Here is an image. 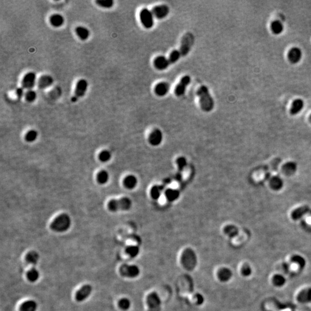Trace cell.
<instances>
[{
  "instance_id": "obj_1",
  "label": "cell",
  "mask_w": 311,
  "mask_h": 311,
  "mask_svg": "<svg viewBox=\"0 0 311 311\" xmlns=\"http://www.w3.org/2000/svg\"><path fill=\"white\" fill-rule=\"evenodd\" d=\"M197 95L202 110L206 113L212 111L214 107V101L209 88L205 85L201 86L197 90Z\"/></svg>"
},
{
  "instance_id": "obj_41",
  "label": "cell",
  "mask_w": 311,
  "mask_h": 311,
  "mask_svg": "<svg viewBox=\"0 0 311 311\" xmlns=\"http://www.w3.org/2000/svg\"><path fill=\"white\" fill-rule=\"evenodd\" d=\"M97 5L104 8H111L114 5L113 0H98L96 1Z\"/></svg>"
},
{
  "instance_id": "obj_15",
  "label": "cell",
  "mask_w": 311,
  "mask_h": 311,
  "mask_svg": "<svg viewBox=\"0 0 311 311\" xmlns=\"http://www.w3.org/2000/svg\"><path fill=\"white\" fill-rule=\"evenodd\" d=\"M161 302L160 297L156 293H151L147 298V303L151 310L157 311L159 309Z\"/></svg>"
},
{
  "instance_id": "obj_16",
  "label": "cell",
  "mask_w": 311,
  "mask_h": 311,
  "mask_svg": "<svg viewBox=\"0 0 311 311\" xmlns=\"http://www.w3.org/2000/svg\"><path fill=\"white\" fill-rule=\"evenodd\" d=\"M153 65L155 67L159 70H166L170 65L168 58L164 56L156 57L153 61Z\"/></svg>"
},
{
  "instance_id": "obj_38",
  "label": "cell",
  "mask_w": 311,
  "mask_h": 311,
  "mask_svg": "<svg viewBox=\"0 0 311 311\" xmlns=\"http://www.w3.org/2000/svg\"><path fill=\"white\" fill-rule=\"evenodd\" d=\"M291 262L293 263H295L296 264H298L300 267L301 269H303L305 267L306 265V259H304L302 256L298 255H295L291 257Z\"/></svg>"
},
{
  "instance_id": "obj_18",
  "label": "cell",
  "mask_w": 311,
  "mask_h": 311,
  "mask_svg": "<svg viewBox=\"0 0 311 311\" xmlns=\"http://www.w3.org/2000/svg\"><path fill=\"white\" fill-rule=\"evenodd\" d=\"M170 85L168 83L161 82L157 84L155 88V92L157 96H164L169 92Z\"/></svg>"
},
{
  "instance_id": "obj_12",
  "label": "cell",
  "mask_w": 311,
  "mask_h": 311,
  "mask_svg": "<svg viewBox=\"0 0 311 311\" xmlns=\"http://www.w3.org/2000/svg\"><path fill=\"white\" fill-rule=\"evenodd\" d=\"M163 140V134L162 131L159 129L153 130L149 136L148 141L150 145L153 146H157L160 145Z\"/></svg>"
},
{
  "instance_id": "obj_21",
  "label": "cell",
  "mask_w": 311,
  "mask_h": 311,
  "mask_svg": "<svg viewBox=\"0 0 311 311\" xmlns=\"http://www.w3.org/2000/svg\"><path fill=\"white\" fill-rule=\"evenodd\" d=\"M165 197L170 202L176 201L180 197V192L179 190L173 188H168L165 191Z\"/></svg>"
},
{
  "instance_id": "obj_50",
  "label": "cell",
  "mask_w": 311,
  "mask_h": 311,
  "mask_svg": "<svg viewBox=\"0 0 311 311\" xmlns=\"http://www.w3.org/2000/svg\"><path fill=\"white\" fill-rule=\"evenodd\" d=\"M309 121H310V122H311V115H310V116H309Z\"/></svg>"
},
{
  "instance_id": "obj_24",
  "label": "cell",
  "mask_w": 311,
  "mask_h": 311,
  "mask_svg": "<svg viewBox=\"0 0 311 311\" xmlns=\"http://www.w3.org/2000/svg\"><path fill=\"white\" fill-rule=\"evenodd\" d=\"M232 277V272L228 268H223L218 271V277L222 282H228Z\"/></svg>"
},
{
  "instance_id": "obj_9",
  "label": "cell",
  "mask_w": 311,
  "mask_h": 311,
  "mask_svg": "<svg viewBox=\"0 0 311 311\" xmlns=\"http://www.w3.org/2000/svg\"><path fill=\"white\" fill-rule=\"evenodd\" d=\"M191 83V77L189 76H185L181 78L180 82L176 85L175 89V93L177 96H183L186 91L187 86Z\"/></svg>"
},
{
  "instance_id": "obj_46",
  "label": "cell",
  "mask_w": 311,
  "mask_h": 311,
  "mask_svg": "<svg viewBox=\"0 0 311 311\" xmlns=\"http://www.w3.org/2000/svg\"><path fill=\"white\" fill-rule=\"evenodd\" d=\"M252 273V270L248 264L244 265L241 269V274L244 277H249Z\"/></svg>"
},
{
  "instance_id": "obj_19",
  "label": "cell",
  "mask_w": 311,
  "mask_h": 311,
  "mask_svg": "<svg viewBox=\"0 0 311 311\" xmlns=\"http://www.w3.org/2000/svg\"><path fill=\"white\" fill-rule=\"evenodd\" d=\"M53 83L52 78L48 75H43L39 78L38 82V87L41 89H43L50 87Z\"/></svg>"
},
{
  "instance_id": "obj_45",
  "label": "cell",
  "mask_w": 311,
  "mask_h": 311,
  "mask_svg": "<svg viewBox=\"0 0 311 311\" xmlns=\"http://www.w3.org/2000/svg\"><path fill=\"white\" fill-rule=\"evenodd\" d=\"M26 100L28 102H33L36 98V93L34 91L28 90L25 94Z\"/></svg>"
},
{
  "instance_id": "obj_47",
  "label": "cell",
  "mask_w": 311,
  "mask_h": 311,
  "mask_svg": "<svg viewBox=\"0 0 311 311\" xmlns=\"http://www.w3.org/2000/svg\"><path fill=\"white\" fill-rule=\"evenodd\" d=\"M196 297H197L198 304V305H202V304L203 303V302H204V297H203V296L202 295L198 293V294L196 295Z\"/></svg>"
},
{
  "instance_id": "obj_39",
  "label": "cell",
  "mask_w": 311,
  "mask_h": 311,
  "mask_svg": "<svg viewBox=\"0 0 311 311\" xmlns=\"http://www.w3.org/2000/svg\"><path fill=\"white\" fill-rule=\"evenodd\" d=\"M126 253L129 255L131 258H135L138 256L140 253V249L135 245H130L127 247L126 249Z\"/></svg>"
},
{
  "instance_id": "obj_26",
  "label": "cell",
  "mask_w": 311,
  "mask_h": 311,
  "mask_svg": "<svg viewBox=\"0 0 311 311\" xmlns=\"http://www.w3.org/2000/svg\"><path fill=\"white\" fill-rule=\"evenodd\" d=\"M308 210L309 209L307 206L298 207L293 211V212L291 213V216L294 220H297L302 217L304 215H305Z\"/></svg>"
},
{
  "instance_id": "obj_23",
  "label": "cell",
  "mask_w": 311,
  "mask_h": 311,
  "mask_svg": "<svg viewBox=\"0 0 311 311\" xmlns=\"http://www.w3.org/2000/svg\"><path fill=\"white\" fill-rule=\"evenodd\" d=\"M271 32L277 35L281 34L284 31V25L280 20L273 21L270 25Z\"/></svg>"
},
{
  "instance_id": "obj_44",
  "label": "cell",
  "mask_w": 311,
  "mask_h": 311,
  "mask_svg": "<svg viewBox=\"0 0 311 311\" xmlns=\"http://www.w3.org/2000/svg\"><path fill=\"white\" fill-rule=\"evenodd\" d=\"M111 153L107 150H103L100 152L98 156L100 160L102 162H107L111 159Z\"/></svg>"
},
{
  "instance_id": "obj_34",
  "label": "cell",
  "mask_w": 311,
  "mask_h": 311,
  "mask_svg": "<svg viewBox=\"0 0 311 311\" xmlns=\"http://www.w3.org/2000/svg\"><path fill=\"white\" fill-rule=\"evenodd\" d=\"M282 170L285 174L291 175L295 172L296 170V165L295 163L289 162L284 165Z\"/></svg>"
},
{
  "instance_id": "obj_20",
  "label": "cell",
  "mask_w": 311,
  "mask_h": 311,
  "mask_svg": "<svg viewBox=\"0 0 311 311\" xmlns=\"http://www.w3.org/2000/svg\"><path fill=\"white\" fill-rule=\"evenodd\" d=\"M137 184L138 179L134 175H130L126 176L123 181L124 186L129 190L134 189L137 186Z\"/></svg>"
},
{
  "instance_id": "obj_49",
  "label": "cell",
  "mask_w": 311,
  "mask_h": 311,
  "mask_svg": "<svg viewBox=\"0 0 311 311\" xmlns=\"http://www.w3.org/2000/svg\"><path fill=\"white\" fill-rule=\"evenodd\" d=\"M283 266H284V269L286 270H287L289 269V264H288V263H284V264H283Z\"/></svg>"
},
{
  "instance_id": "obj_10",
  "label": "cell",
  "mask_w": 311,
  "mask_h": 311,
  "mask_svg": "<svg viewBox=\"0 0 311 311\" xmlns=\"http://www.w3.org/2000/svg\"><path fill=\"white\" fill-rule=\"evenodd\" d=\"M152 12L153 16L158 19H163L168 15L170 13V8L168 5H157L153 8Z\"/></svg>"
},
{
  "instance_id": "obj_33",
  "label": "cell",
  "mask_w": 311,
  "mask_h": 311,
  "mask_svg": "<svg viewBox=\"0 0 311 311\" xmlns=\"http://www.w3.org/2000/svg\"><path fill=\"white\" fill-rule=\"evenodd\" d=\"M39 259V255L38 252L32 251L26 255V260L31 264H36Z\"/></svg>"
},
{
  "instance_id": "obj_42",
  "label": "cell",
  "mask_w": 311,
  "mask_h": 311,
  "mask_svg": "<svg viewBox=\"0 0 311 311\" xmlns=\"http://www.w3.org/2000/svg\"><path fill=\"white\" fill-rule=\"evenodd\" d=\"M176 164L180 172L183 171L187 165V161L184 157H180L176 160Z\"/></svg>"
},
{
  "instance_id": "obj_31",
  "label": "cell",
  "mask_w": 311,
  "mask_h": 311,
  "mask_svg": "<svg viewBox=\"0 0 311 311\" xmlns=\"http://www.w3.org/2000/svg\"><path fill=\"white\" fill-rule=\"evenodd\" d=\"M270 185L273 190H279L283 186V181L279 177L275 176L270 180Z\"/></svg>"
},
{
  "instance_id": "obj_6",
  "label": "cell",
  "mask_w": 311,
  "mask_h": 311,
  "mask_svg": "<svg viewBox=\"0 0 311 311\" xmlns=\"http://www.w3.org/2000/svg\"><path fill=\"white\" fill-rule=\"evenodd\" d=\"M140 17L142 25L146 28L150 29L154 26V16L150 10L147 8H144L140 12Z\"/></svg>"
},
{
  "instance_id": "obj_29",
  "label": "cell",
  "mask_w": 311,
  "mask_h": 311,
  "mask_svg": "<svg viewBox=\"0 0 311 311\" xmlns=\"http://www.w3.org/2000/svg\"><path fill=\"white\" fill-rule=\"evenodd\" d=\"M76 33L79 38L83 41L87 39L90 35V32L88 29L84 27L78 26L76 28Z\"/></svg>"
},
{
  "instance_id": "obj_28",
  "label": "cell",
  "mask_w": 311,
  "mask_h": 311,
  "mask_svg": "<svg viewBox=\"0 0 311 311\" xmlns=\"http://www.w3.org/2000/svg\"><path fill=\"white\" fill-rule=\"evenodd\" d=\"M50 23L52 26L55 27H59L62 26L64 23V19L59 14H54L50 17Z\"/></svg>"
},
{
  "instance_id": "obj_2",
  "label": "cell",
  "mask_w": 311,
  "mask_h": 311,
  "mask_svg": "<svg viewBox=\"0 0 311 311\" xmlns=\"http://www.w3.org/2000/svg\"><path fill=\"white\" fill-rule=\"evenodd\" d=\"M72 221L70 216L63 213L55 218L50 224V228L54 232H63L67 231L71 225Z\"/></svg>"
},
{
  "instance_id": "obj_30",
  "label": "cell",
  "mask_w": 311,
  "mask_h": 311,
  "mask_svg": "<svg viewBox=\"0 0 311 311\" xmlns=\"http://www.w3.org/2000/svg\"><path fill=\"white\" fill-rule=\"evenodd\" d=\"M223 232L229 238H234L238 234V229L235 225H228L223 229Z\"/></svg>"
},
{
  "instance_id": "obj_11",
  "label": "cell",
  "mask_w": 311,
  "mask_h": 311,
  "mask_svg": "<svg viewBox=\"0 0 311 311\" xmlns=\"http://www.w3.org/2000/svg\"><path fill=\"white\" fill-rule=\"evenodd\" d=\"M36 81V74L35 73L28 72L24 75L21 81L23 88L31 90L34 88Z\"/></svg>"
},
{
  "instance_id": "obj_3",
  "label": "cell",
  "mask_w": 311,
  "mask_h": 311,
  "mask_svg": "<svg viewBox=\"0 0 311 311\" xmlns=\"http://www.w3.org/2000/svg\"><path fill=\"white\" fill-rule=\"evenodd\" d=\"M132 206V201L128 197H123L119 199H112L108 203V208L111 212L127 211Z\"/></svg>"
},
{
  "instance_id": "obj_48",
  "label": "cell",
  "mask_w": 311,
  "mask_h": 311,
  "mask_svg": "<svg viewBox=\"0 0 311 311\" xmlns=\"http://www.w3.org/2000/svg\"><path fill=\"white\" fill-rule=\"evenodd\" d=\"M23 88H18L17 90H16V95L18 97V98H22L23 95Z\"/></svg>"
},
{
  "instance_id": "obj_22",
  "label": "cell",
  "mask_w": 311,
  "mask_h": 311,
  "mask_svg": "<svg viewBox=\"0 0 311 311\" xmlns=\"http://www.w3.org/2000/svg\"><path fill=\"white\" fill-rule=\"evenodd\" d=\"M297 300L301 303H308L311 301V288L301 291L297 296Z\"/></svg>"
},
{
  "instance_id": "obj_4",
  "label": "cell",
  "mask_w": 311,
  "mask_h": 311,
  "mask_svg": "<svg viewBox=\"0 0 311 311\" xmlns=\"http://www.w3.org/2000/svg\"><path fill=\"white\" fill-rule=\"evenodd\" d=\"M197 256L195 252L191 248H187L183 252L181 256V263L187 270L194 269L197 264Z\"/></svg>"
},
{
  "instance_id": "obj_40",
  "label": "cell",
  "mask_w": 311,
  "mask_h": 311,
  "mask_svg": "<svg viewBox=\"0 0 311 311\" xmlns=\"http://www.w3.org/2000/svg\"><path fill=\"white\" fill-rule=\"evenodd\" d=\"M118 306L122 310L127 311L130 308L131 302L128 298H123L119 301Z\"/></svg>"
},
{
  "instance_id": "obj_7",
  "label": "cell",
  "mask_w": 311,
  "mask_h": 311,
  "mask_svg": "<svg viewBox=\"0 0 311 311\" xmlns=\"http://www.w3.org/2000/svg\"><path fill=\"white\" fill-rule=\"evenodd\" d=\"M120 273L122 276L128 278H135L140 274L139 267L135 265L124 264L120 267Z\"/></svg>"
},
{
  "instance_id": "obj_43",
  "label": "cell",
  "mask_w": 311,
  "mask_h": 311,
  "mask_svg": "<svg viewBox=\"0 0 311 311\" xmlns=\"http://www.w3.org/2000/svg\"><path fill=\"white\" fill-rule=\"evenodd\" d=\"M38 135V132L35 130H32L27 133L25 136V139L27 141L29 142H32L35 141L37 139Z\"/></svg>"
},
{
  "instance_id": "obj_36",
  "label": "cell",
  "mask_w": 311,
  "mask_h": 311,
  "mask_svg": "<svg viewBox=\"0 0 311 311\" xmlns=\"http://www.w3.org/2000/svg\"><path fill=\"white\" fill-rule=\"evenodd\" d=\"M273 284L277 287H282L286 283L285 277L281 274H275L273 278Z\"/></svg>"
},
{
  "instance_id": "obj_27",
  "label": "cell",
  "mask_w": 311,
  "mask_h": 311,
  "mask_svg": "<svg viewBox=\"0 0 311 311\" xmlns=\"http://www.w3.org/2000/svg\"><path fill=\"white\" fill-rule=\"evenodd\" d=\"M163 190H164V187L163 186H160V185L154 186L152 187L150 189V196L153 199L157 200L161 197Z\"/></svg>"
},
{
  "instance_id": "obj_35",
  "label": "cell",
  "mask_w": 311,
  "mask_h": 311,
  "mask_svg": "<svg viewBox=\"0 0 311 311\" xmlns=\"http://www.w3.org/2000/svg\"><path fill=\"white\" fill-rule=\"evenodd\" d=\"M181 57L182 56L180 51L179 50H175L171 52L168 59L170 64L172 65L176 63Z\"/></svg>"
},
{
  "instance_id": "obj_37",
  "label": "cell",
  "mask_w": 311,
  "mask_h": 311,
  "mask_svg": "<svg viewBox=\"0 0 311 311\" xmlns=\"http://www.w3.org/2000/svg\"><path fill=\"white\" fill-rule=\"evenodd\" d=\"M109 172L106 171H100L97 176V180L100 184H104L107 183L109 180Z\"/></svg>"
},
{
  "instance_id": "obj_8",
  "label": "cell",
  "mask_w": 311,
  "mask_h": 311,
  "mask_svg": "<svg viewBox=\"0 0 311 311\" xmlns=\"http://www.w3.org/2000/svg\"><path fill=\"white\" fill-rule=\"evenodd\" d=\"M88 88V83L84 79L80 80L76 84L74 95L72 98V102L73 103L76 102L78 98H81L84 96Z\"/></svg>"
},
{
  "instance_id": "obj_25",
  "label": "cell",
  "mask_w": 311,
  "mask_h": 311,
  "mask_svg": "<svg viewBox=\"0 0 311 311\" xmlns=\"http://www.w3.org/2000/svg\"><path fill=\"white\" fill-rule=\"evenodd\" d=\"M38 305L35 301H26L23 302L20 307V311H36Z\"/></svg>"
},
{
  "instance_id": "obj_14",
  "label": "cell",
  "mask_w": 311,
  "mask_h": 311,
  "mask_svg": "<svg viewBox=\"0 0 311 311\" xmlns=\"http://www.w3.org/2000/svg\"><path fill=\"white\" fill-rule=\"evenodd\" d=\"M92 288L90 285H85L78 290L76 294V300L78 302L85 300L91 294Z\"/></svg>"
},
{
  "instance_id": "obj_13",
  "label": "cell",
  "mask_w": 311,
  "mask_h": 311,
  "mask_svg": "<svg viewBox=\"0 0 311 311\" xmlns=\"http://www.w3.org/2000/svg\"><path fill=\"white\" fill-rule=\"evenodd\" d=\"M289 61L293 64H296L300 62L302 58V52L300 48L297 47H293L288 53Z\"/></svg>"
},
{
  "instance_id": "obj_32",
  "label": "cell",
  "mask_w": 311,
  "mask_h": 311,
  "mask_svg": "<svg viewBox=\"0 0 311 311\" xmlns=\"http://www.w3.org/2000/svg\"><path fill=\"white\" fill-rule=\"evenodd\" d=\"M40 274L38 270L35 268H32L27 273V277L28 281L31 282H35L39 278Z\"/></svg>"
},
{
  "instance_id": "obj_17",
  "label": "cell",
  "mask_w": 311,
  "mask_h": 311,
  "mask_svg": "<svg viewBox=\"0 0 311 311\" xmlns=\"http://www.w3.org/2000/svg\"><path fill=\"white\" fill-rule=\"evenodd\" d=\"M304 107V102L301 98H297L291 104L290 113L292 115L299 114Z\"/></svg>"
},
{
  "instance_id": "obj_5",
  "label": "cell",
  "mask_w": 311,
  "mask_h": 311,
  "mask_svg": "<svg viewBox=\"0 0 311 311\" xmlns=\"http://www.w3.org/2000/svg\"><path fill=\"white\" fill-rule=\"evenodd\" d=\"M194 43V36L191 32H187L182 38L179 50L182 57H185L190 52Z\"/></svg>"
}]
</instances>
